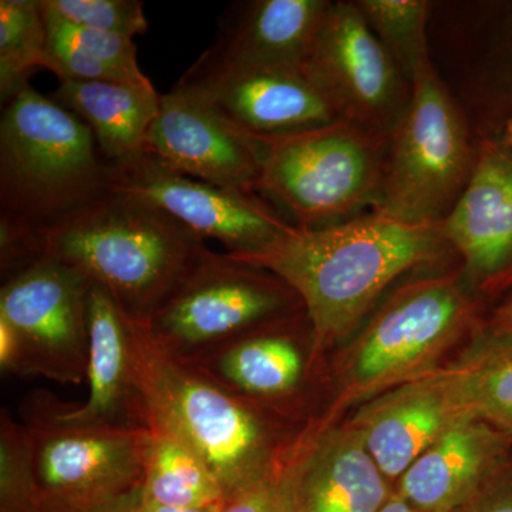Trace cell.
Returning a JSON list of instances; mask_svg holds the SVG:
<instances>
[{"label":"cell","mask_w":512,"mask_h":512,"mask_svg":"<svg viewBox=\"0 0 512 512\" xmlns=\"http://www.w3.org/2000/svg\"><path fill=\"white\" fill-rule=\"evenodd\" d=\"M447 251L441 222L410 224L370 211L328 227L292 225L269 247L238 262L272 272L298 293L322 362L355 335L397 278Z\"/></svg>","instance_id":"obj_1"},{"label":"cell","mask_w":512,"mask_h":512,"mask_svg":"<svg viewBox=\"0 0 512 512\" xmlns=\"http://www.w3.org/2000/svg\"><path fill=\"white\" fill-rule=\"evenodd\" d=\"M134 363L148 430L170 434L197 454L225 500L278 476L303 437L288 419L245 402L195 367L158 348L131 320Z\"/></svg>","instance_id":"obj_2"},{"label":"cell","mask_w":512,"mask_h":512,"mask_svg":"<svg viewBox=\"0 0 512 512\" xmlns=\"http://www.w3.org/2000/svg\"><path fill=\"white\" fill-rule=\"evenodd\" d=\"M22 419L2 410V512H101L141 487L147 429L67 423L40 393Z\"/></svg>","instance_id":"obj_3"},{"label":"cell","mask_w":512,"mask_h":512,"mask_svg":"<svg viewBox=\"0 0 512 512\" xmlns=\"http://www.w3.org/2000/svg\"><path fill=\"white\" fill-rule=\"evenodd\" d=\"M36 234L40 255L106 289L138 323L150 319L207 249L156 208L107 192Z\"/></svg>","instance_id":"obj_4"},{"label":"cell","mask_w":512,"mask_h":512,"mask_svg":"<svg viewBox=\"0 0 512 512\" xmlns=\"http://www.w3.org/2000/svg\"><path fill=\"white\" fill-rule=\"evenodd\" d=\"M480 325L476 296L460 274L400 286L336 359L335 396L320 423H335L348 407L439 369L441 357Z\"/></svg>","instance_id":"obj_5"},{"label":"cell","mask_w":512,"mask_h":512,"mask_svg":"<svg viewBox=\"0 0 512 512\" xmlns=\"http://www.w3.org/2000/svg\"><path fill=\"white\" fill-rule=\"evenodd\" d=\"M109 164L90 128L30 84L0 121V220L42 229L106 194Z\"/></svg>","instance_id":"obj_6"},{"label":"cell","mask_w":512,"mask_h":512,"mask_svg":"<svg viewBox=\"0 0 512 512\" xmlns=\"http://www.w3.org/2000/svg\"><path fill=\"white\" fill-rule=\"evenodd\" d=\"M259 194L291 215L293 225L320 228L375 210L389 140L346 120L259 137Z\"/></svg>","instance_id":"obj_7"},{"label":"cell","mask_w":512,"mask_h":512,"mask_svg":"<svg viewBox=\"0 0 512 512\" xmlns=\"http://www.w3.org/2000/svg\"><path fill=\"white\" fill-rule=\"evenodd\" d=\"M477 143L431 60L412 83V100L389 138L376 212L410 224H440L474 171Z\"/></svg>","instance_id":"obj_8"},{"label":"cell","mask_w":512,"mask_h":512,"mask_svg":"<svg viewBox=\"0 0 512 512\" xmlns=\"http://www.w3.org/2000/svg\"><path fill=\"white\" fill-rule=\"evenodd\" d=\"M301 312V298L281 278L207 248L141 325L158 348L188 360Z\"/></svg>","instance_id":"obj_9"},{"label":"cell","mask_w":512,"mask_h":512,"mask_svg":"<svg viewBox=\"0 0 512 512\" xmlns=\"http://www.w3.org/2000/svg\"><path fill=\"white\" fill-rule=\"evenodd\" d=\"M106 192L156 208L202 241L221 242L237 261L269 247L293 225L258 194L195 180L146 153L109 164Z\"/></svg>","instance_id":"obj_10"},{"label":"cell","mask_w":512,"mask_h":512,"mask_svg":"<svg viewBox=\"0 0 512 512\" xmlns=\"http://www.w3.org/2000/svg\"><path fill=\"white\" fill-rule=\"evenodd\" d=\"M305 70L340 120L389 140L412 100L404 77L356 2H332Z\"/></svg>","instance_id":"obj_11"},{"label":"cell","mask_w":512,"mask_h":512,"mask_svg":"<svg viewBox=\"0 0 512 512\" xmlns=\"http://www.w3.org/2000/svg\"><path fill=\"white\" fill-rule=\"evenodd\" d=\"M90 286L76 269L45 255L3 279L0 318L19 336L29 376L86 380Z\"/></svg>","instance_id":"obj_12"},{"label":"cell","mask_w":512,"mask_h":512,"mask_svg":"<svg viewBox=\"0 0 512 512\" xmlns=\"http://www.w3.org/2000/svg\"><path fill=\"white\" fill-rule=\"evenodd\" d=\"M178 83L258 137L301 133L340 120L305 67L234 62L208 49Z\"/></svg>","instance_id":"obj_13"},{"label":"cell","mask_w":512,"mask_h":512,"mask_svg":"<svg viewBox=\"0 0 512 512\" xmlns=\"http://www.w3.org/2000/svg\"><path fill=\"white\" fill-rule=\"evenodd\" d=\"M144 153L177 173L227 188L258 194L262 146L191 87L177 83L161 94Z\"/></svg>","instance_id":"obj_14"},{"label":"cell","mask_w":512,"mask_h":512,"mask_svg":"<svg viewBox=\"0 0 512 512\" xmlns=\"http://www.w3.org/2000/svg\"><path fill=\"white\" fill-rule=\"evenodd\" d=\"M183 362L245 402L288 419L320 360L311 322L301 312Z\"/></svg>","instance_id":"obj_15"},{"label":"cell","mask_w":512,"mask_h":512,"mask_svg":"<svg viewBox=\"0 0 512 512\" xmlns=\"http://www.w3.org/2000/svg\"><path fill=\"white\" fill-rule=\"evenodd\" d=\"M441 229L474 296L512 288V148L494 134L478 141L473 174Z\"/></svg>","instance_id":"obj_16"},{"label":"cell","mask_w":512,"mask_h":512,"mask_svg":"<svg viewBox=\"0 0 512 512\" xmlns=\"http://www.w3.org/2000/svg\"><path fill=\"white\" fill-rule=\"evenodd\" d=\"M282 512H379L394 490L349 423L315 421L278 474Z\"/></svg>","instance_id":"obj_17"},{"label":"cell","mask_w":512,"mask_h":512,"mask_svg":"<svg viewBox=\"0 0 512 512\" xmlns=\"http://www.w3.org/2000/svg\"><path fill=\"white\" fill-rule=\"evenodd\" d=\"M477 419L450 366L417 377L363 403L349 421L392 483L447 430Z\"/></svg>","instance_id":"obj_18"},{"label":"cell","mask_w":512,"mask_h":512,"mask_svg":"<svg viewBox=\"0 0 512 512\" xmlns=\"http://www.w3.org/2000/svg\"><path fill=\"white\" fill-rule=\"evenodd\" d=\"M86 382V402L74 407L57 402L60 420L83 426L147 429L134 363L131 319L113 296L96 284L90 286Z\"/></svg>","instance_id":"obj_19"},{"label":"cell","mask_w":512,"mask_h":512,"mask_svg":"<svg viewBox=\"0 0 512 512\" xmlns=\"http://www.w3.org/2000/svg\"><path fill=\"white\" fill-rule=\"evenodd\" d=\"M512 461V440L483 420L447 430L396 481L394 493L424 512H453Z\"/></svg>","instance_id":"obj_20"},{"label":"cell","mask_w":512,"mask_h":512,"mask_svg":"<svg viewBox=\"0 0 512 512\" xmlns=\"http://www.w3.org/2000/svg\"><path fill=\"white\" fill-rule=\"evenodd\" d=\"M330 6V0L244 3L210 49L234 62L305 67Z\"/></svg>","instance_id":"obj_21"},{"label":"cell","mask_w":512,"mask_h":512,"mask_svg":"<svg viewBox=\"0 0 512 512\" xmlns=\"http://www.w3.org/2000/svg\"><path fill=\"white\" fill-rule=\"evenodd\" d=\"M52 99L90 128L101 158L117 164L144 153L161 94L151 83L64 80Z\"/></svg>","instance_id":"obj_22"},{"label":"cell","mask_w":512,"mask_h":512,"mask_svg":"<svg viewBox=\"0 0 512 512\" xmlns=\"http://www.w3.org/2000/svg\"><path fill=\"white\" fill-rule=\"evenodd\" d=\"M45 23L43 67L55 73L60 82L151 83L138 67L137 47L130 37L77 28L55 20Z\"/></svg>","instance_id":"obj_23"},{"label":"cell","mask_w":512,"mask_h":512,"mask_svg":"<svg viewBox=\"0 0 512 512\" xmlns=\"http://www.w3.org/2000/svg\"><path fill=\"white\" fill-rule=\"evenodd\" d=\"M141 500L171 508H202L225 501L211 471L170 434L148 430Z\"/></svg>","instance_id":"obj_24"},{"label":"cell","mask_w":512,"mask_h":512,"mask_svg":"<svg viewBox=\"0 0 512 512\" xmlns=\"http://www.w3.org/2000/svg\"><path fill=\"white\" fill-rule=\"evenodd\" d=\"M448 366L474 417L512 440V333L478 326L473 345Z\"/></svg>","instance_id":"obj_25"},{"label":"cell","mask_w":512,"mask_h":512,"mask_svg":"<svg viewBox=\"0 0 512 512\" xmlns=\"http://www.w3.org/2000/svg\"><path fill=\"white\" fill-rule=\"evenodd\" d=\"M47 30L37 0L0 2V96L3 103L29 84L43 67Z\"/></svg>","instance_id":"obj_26"},{"label":"cell","mask_w":512,"mask_h":512,"mask_svg":"<svg viewBox=\"0 0 512 512\" xmlns=\"http://www.w3.org/2000/svg\"><path fill=\"white\" fill-rule=\"evenodd\" d=\"M356 5L404 77L413 83L421 67L430 60L427 40L429 2L356 0Z\"/></svg>","instance_id":"obj_27"},{"label":"cell","mask_w":512,"mask_h":512,"mask_svg":"<svg viewBox=\"0 0 512 512\" xmlns=\"http://www.w3.org/2000/svg\"><path fill=\"white\" fill-rule=\"evenodd\" d=\"M43 19L77 28L130 37L147 32L143 3L137 0H37Z\"/></svg>","instance_id":"obj_28"},{"label":"cell","mask_w":512,"mask_h":512,"mask_svg":"<svg viewBox=\"0 0 512 512\" xmlns=\"http://www.w3.org/2000/svg\"><path fill=\"white\" fill-rule=\"evenodd\" d=\"M484 100L497 134L512 113V2L497 3L484 63Z\"/></svg>","instance_id":"obj_29"},{"label":"cell","mask_w":512,"mask_h":512,"mask_svg":"<svg viewBox=\"0 0 512 512\" xmlns=\"http://www.w3.org/2000/svg\"><path fill=\"white\" fill-rule=\"evenodd\" d=\"M453 512H512V461L483 490Z\"/></svg>","instance_id":"obj_30"},{"label":"cell","mask_w":512,"mask_h":512,"mask_svg":"<svg viewBox=\"0 0 512 512\" xmlns=\"http://www.w3.org/2000/svg\"><path fill=\"white\" fill-rule=\"evenodd\" d=\"M218 512H282L278 476L248 493L225 500Z\"/></svg>","instance_id":"obj_31"},{"label":"cell","mask_w":512,"mask_h":512,"mask_svg":"<svg viewBox=\"0 0 512 512\" xmlns=\"http://www.w3.org/2000/svg\"><path fill=\"white\" fill-rule=\"evenodd\" d=\"M0 367L3 372L18 376H29L22 343L12 326L0 318Z\"/></svg>","instance_id":"obj_32"},{"label":"cell","mask_w":512,"mask_h":512,"mask_svg":"<svg viewBox=\"0 0 512 512\" xmlns=\"http://www.w3.org/2000/svg\"><path fill=\"white\" fill-rule=\"evenodd\" d=\"M481 326L491 333H512V296L500 303Z\"/></svg>","instance_id":"obj_33"},{"label":"cell","mask_w":512,"mask_h":512,"mask_svg":"<svg viewBox=\"0 0 512 512\" xmlns=\"http://www.w3.org/2000/svg\"><path fill=\"white\" fill-rule=\"evenodd\" d=\"M222 503H224V501H222ZM222 503L202 508H171L163 507V505L147 503V501L141 500L140 495V503H138L137 512H218Z\"/></svg>","instance_id":"obj_34"},{"label":"cell","mask_w":512,"mask_h":512,"mask_svg":"<svg viewBox=\"0 0 512 512\" xmlns=\"http://www.w3.org/2000/svg\"><path fill=\"white\" fill-rule=\"evenodd\" d=\"M138 503H140V488L134 493L120 498L116 503L109 505L101 512H137Z\"/></svg>","instance_id":"obj_35"},{"label":"cell","mask_w":512,"mask_h":512,"mask_svg":"<svg viewBox=\"0 0 512 512\" xmlns=\"http://www.w3.org/2000/svg\"><path fill=\"white\" fill-rule=\"evenodd\" d=\"M379 512H424L414 505L407 503L402 497H399L396 493H393L392 497L389 498L386 504L380 508Z\"/></svg>","instance_id":"obj_36"},{"label":"cell","mask_w":512,"mask_h":512,"mask_svg":"<svg viewBox=\"0 0 512 512\" xmlns=\"http://www.w3.org/2000/svg\"><path fill=\"white\" fill-rule=\"evenodd\" d=\"M494 136H497L500 140H503L508 147L512 148V113L504 120L500 130H498L497 134H494Z\"/></svg>","instance_id":"obj_37"}]
</instances>
